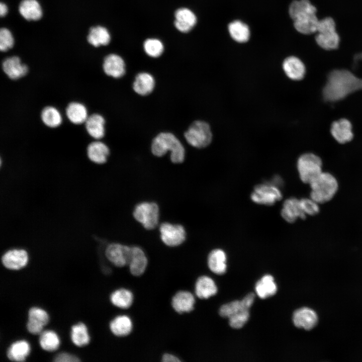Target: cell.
Segmentation results:
<instances>
[{
  "label": "cell",
  "instance_id": "obj_32",
  "mask_svg": "<svg viewBox=\"0 0 362 362\" xmlns=\"http://www.w3.org/2000/svg\"><path fill=\"white\" fill-rule=\"evenodd\" d=\"M316 13V8L309 0L294 1L289 8V15L293 21L303 16Z\"/></svg>",
  "mask_w": 362,
  "mask_h": 362
},
{
  "label": "cell",
  "instance_id": "obj_37",
  "mask_svg": "<svg viewBox=\"0 0 362 362\" xmlns=\"http://www.w3.org/2000/svg\"><path fill=\"white\" fill-rule=\"evenodd\" d=\"M39 342L41 347L47 351L56 350L60 345L58 335L52 330L42 331L40 334Z\"/></svg>",
  "mask_w": 362,
  "mask_h": 362
},
{
  "label": "cell",
  "instance_id": "obj_30",
  "mask_svg": "<svg viewBox=\"0 0 362 362\" xmlns=\"http://www.w3.org/2000/svg\"><path fill=\"white\" fill-rule=\"evenodd\" d=\"M317 33L315 40L320 47L328 50L338 47L340 39L335 29L324 30Z\"/></svg>",
  "mask_w": 362,
  "mask_h": 362
},
{
  "label": "cell",
  "instance_id": "obj_43",
  "mask_svg": "<svg viewBox=\"0 0 362 362\" xmlns=\"http://www.w3.org/2000/svg\"><path fill=\"white\" fill-rule=\"evenodd\" d=\"M14 38L11 32L6 28L0 30V50L5 52L12 48L14 45Z\"/></svg>",
  "mask_w": 362,
  "mask_h": 362
},
{
  "label": "cell",
  "instance_id": "obj_41",
  "mask_svg": "<svg viewBox=\"0 0 362 362\" xmlns=\"http://www.w3.org/2000/svg\"><path fill=\"white\" fill-rule=\"evenodd\" d=\"M143 46L146 53L152 57H157L160 56L164 49L162 42L160 40L154 38L146 40Z\"/></svg>",
  "mask_w": 362,
  "mask_h": 362
},
{
  "label": "cell",
  "instance_id": "obj_20",
  "mask_svg": "<svg viewBox=\"0 0 362 362\" xmlns=\"http://www.w3.org/2000/svg\"><path fill=\"white\" fill-rule=\"evenodd\" d=\"M131 318L126 315H120L115 317L110 323L109 327L112 333L118 337L128 335L133 330Z\"/></svg>",
  "mask_w": 362,
  "mask_h": 362
},
{
  "label": "cell",
  "instance_id": "obj_26",
  "mask_svg": "<svg viewBox=\"0 0 362 362\" xmlns=\"http://www.w3.org/2000/svg\"><path fill=\"white\" fill-rule=\"evenodd\" d=\"M293 21L295 28L300 33L309 35L317 32L319 20L316 13L302 16Z\"/></svg>",
  "mask_w": 362,
  "mask_h": 362
},
{
  "label": "cell",
  "instance_id": "obj_21",
  "mask_svg": "<svg viewBox=\"0 0 362 362\" xmlns=\"http://www.w3.org/2000/svg\"><path fill=\"white\" fill-rule=\"evenodd\" d=\"M195 292L199 298L206 299L217 293V288L212 279L206 276H202L196 282Z\"/></svg>",
  "mask_w": 362,
  "mask_h": 362
},
{
  "label": "cell",
  "instance_id": "obj_28",
  "mask_svg": "<svg viewBox=\"0 0 362 362\" xmlns=\"http://www.w3.org/2000/svg\"><path fill=\"white\" fill-rule=\"evenodd\" d=\"M30 351L29 343L25 340L16 341L9 347L7 355L8 358L15 361H23Z\"/></svg>",
  "mask_w": 362,
  "mask_h": 362
},
{
  "label": "cell",
  "instance_id": "obj_29",
  "mask_svg": "<svg viewBox=\"0 0 362 362\" xmlns=\"http://www.w3.org/2000/svg\"><path fill=\"white\" fill-rule=\"evenodd\" d=\"M110 300L115 306L123 309L130 308L134 301V295L131 291L126 288H119L113 291Z\"/></svg>",
  "mask_w": 362,
  "mask_h": 362
},
{
  "label": "cell",
  "instance_id": "obj_23",
  "mask_svg": "<svg viewBox=\"0 0 362 362\" xmlns=\"http://www.w3.org/2000/svg\"><path fill=\"white\" fill-rule=\"evenodd\" d=\"M19 11L28 21H37L42 16L41 7L36 0H23L19 6Z\"/></svg>",
  "mask_w": 362,
  "mask_h": 362
},
{
  "label": "cell",
  "instance_id": "obj_46",
  "mask_svg": "<svg viewBox=\"0 0 362 362\" xmlns=\"http://www.w3.org/2000/svg\"><path fill=\"white\" fill-rule=\"evenodd\" d=\"M161 360L163 362H179L180 359L173 354L166 353L161 357Z\"/></svg>",
  "mask_w": 362,
  "mask_h": 362
},
{
  "label": "cell",
  "instance_id": "obj_22",
  "mask_svg": "<svg viewBox=\"0 0 362 362\" xmlns=\"http://www.w3.org/2000/svg\"><path fill=\"white\" fill-rule=\"evenodd\" d=\"M226 254L221 249L212 250L208 256L207 262L210 269L217 275H222L226 272Z\"/></svg>",
  "mask_w": 362,
  "mask_h": 362
},
{
  "label": "cell",
  "instance_id": "obj_4",
  "mask_svg": "<svg viewBox=\"0 0 362 362\" xmlns=\"http://www.w3.org/2000/svg\"><path fill=\"white\" fill-rule=\"evenodd\" d=\"M133 215L134 219L146 229H154L159 222V208L153 202H143L134 208Z\"/></svg>",
  "mask_w": 362,
  "mask_h": 362
},
{
  "label": "cell",
  "instance_id": "obj_8",
  "mask_svg": "<svg viewBox=\"0 0 362 362\" xmlns=\"http://www.w3.org/2000/svg\"><path fill=\"white\" fill-rule=\"evenodd\" d=\"M159 231L161 241L168 246H179L186 240V230L180 224L164 222L159 226Z\"/></svg>",
  "mask_w": 362,
  "mask_h": 362
},
{
  "label": "cell",
  "instance_id": "obj_33",
  "mask_svg": "<svg viewBox=\"0 0 362 362\" xmlns=\"http://www.w3.org/2000/svg\"><path fill=\"white\" fill-rule=\"evenodd\" d=\"M110 33L106 28L97 26L92 27L89 29L87 40L90 44L94 47L107 45L110 43Z\"/></svg>",
  "mask_w": 362,
  "mask_h": 362
},
{
  "label": "cell",
  "instance_id": "obj_34",
  "mask_svg": "<svg viewBox=\"0 0 362 362\" xmlns=\"http://www.w3.org/2000/svg\"><path fill=\"white\" fill-rule=\"evenodd\" d=\"M255 289L260 298L265 299L275 295L277 291V287L273 276L266 275L257 282Z\"/></svg>",
  "mask_w": 362,
  "mask_h": 362
},
{
  "label": "cell",
  "instance_id": "obj_11",
  "mask_svg": "<svg viewBox=\"0 0 362 362\" xmlns=\"http://www.w3.org/2000/svg\"><path fill=\"white\" fill-rule=\"evenodd\" d=\"M28 261V253L24 249L9 250L2 257L3 265L12 270H18L24 267L27 264Z\"/></svg>",
  "mask_w": 362,
  "mask_h": 362
},
{
  "label": "cell",
  "instance_id": "obj_15",
  "mask_svg": "<svg viewBox=\"0 0 362 362\" xmlns=\"http://www.w3.org/2000/svg\"><path fill=\"white\" fill-rule=\"evenodd\" d=\"M2 68L6 74L12 79H19L28 72L27 65L22 63L20 58L16 56L5 59L2 63Z\"/></svg>",
  "mask_w": 362,
  "mask_h": 362
},
{
  "label": "cell",
  "instance_id": "obj_35",
  "mask_svg": "<svg viewBox=\"0 0 362 362\" xmlns=\"http://www.w3.org/2000/svg\"><path fill=\"white\" fill-rule=\"evenodd\" d=\"M66 114L69 120L74 124L85 122L88 117L86 108L78 102L69 104L66 109Z\"/></svg>",
  "mask_w": 362,
  "mask_h": 362
},
{
  "label": "cell",
  "instance_id": "obj_10",
  "mask_svg": "<svg viewBox=\"0 0 362 362\" xmlns=\"http://www.w3.org/2000/svg\"><path fill=\"white\" fill-rule=\"evenodd\" d=\"M148 265L147 257L139 246H131V252L128 265L130 273L134 276L143 275Z\"/></svg>",
  "mask_w": 362,
  "mask_h": 362
},
{
  "label": "cell",
  "instance_id": "obj_18",
  "mask_svg": "<svg viewBox=\"0 0 362 362\" xmlns=\"http://www.w3.org/2000/svg\"><path fill=\"white\" fill-rule=\"evenodd\" d=\"M175 18L174 26L182 32H189L197 23L196 15L188 8H183L177 10L175 13Z\"/></svg>",
  "mask_w": 362,
  "mask_h": 362
},
{
  "label": "cell",
  "instance_id": "obj_5",
  "mask_svg": "<svg viewBox=\"0 0 362 362\" xmlns=\"http://www.w3.org/2000/svg\"><path fill=\"white\" fill-rule=\"evenodd\" d=\"M322 161L313 153H305L298 158L297 168L301 180L310 184L322 172Z\"/></svg>",
  "mask_w": 362,
  "mask_h": 362
},
{
  "label": "cell",
  "instance_id": "obj_16",
  "mask_svg": "<svg viewBox=\"0 0 362 362\" xmlns=\"http://www.w3.org/2000/svg\"><path fill=\"white\" fill-rule=\"evenodd\" d=\"M103 68L107 75L114 78H120L125 73V64L123 59L115 54H109L105 58Z\"/></svg>",
  "mask_w": 362,
  "mask_h": 362
},
{
  "label": "cell",
  "instance_id": "obj_39",
  "mask_svg": "<svg viewBox=\"0 0 362 362\" xmlns=\"http://www.w3.org/2000/svg\"><path fill=\"white\" fill-rule=\"evenodd\" d=\"M28 322L43 327L49 321V316L43 309L32 307L28 311Z\"/></svg>",
  "mask_w": 362,
  "mask_h": 362
},
{
  "label": "cell",
  "instance_id": "obj_12",
  "mask_svg": "<svg viewBox=\"0 0 362 362\" xmlns=\"http://www.w3.org/2000/svg\"><path fill=\"white\" fill-rule=\"evenodd\" d=\"M171 304L176 312L179 314L189 313L194 309L195 298L191 292L181 290L173 295Z\"/></svg>",
  "mask_w": 362,
  "mask_h": 362
},
{
  "label": "cell",
  "instance_id": "obj_6",
  "mask_svg": "<svg viewBox=\"0 0 362 362\" xmlns=\"http://www.w3.org/2000/svg\"><path fill=\"white\" fill-rule=\"evenodd\" d=\"M188 143L192 146L202 148L208 146L212 140L210 125L203 121H196L185 133Z\"/></svg>",
  "mask_w": 362,
  "mask_h": 362
},
{
  "label": "cell",
  "instance_id": "obj_45",
  "mask_svg": "<svg viewBox=\"0 0 362 362\" xmlns=\"http://www.w3.org/2000/svg\"><path fill=\"white\" fill-rule=\"evenodd\" d=\"M56 362H77L80 359L76 356L65 353H60L57 354L54 359Z\"/></svg>",
  "mask_w": 362,
  "mask_h": 362
},
{
  "label": "cell",
  "instance_id": "obj_7",
  "mask_svg": "<svg viewBox=\"0 0 362 362\" xmlns=\"http://www.w3.org/2000/svg\"><path fill=\"white\" fill-rule=\"evenodd\" d=\"M250 198L256 204L271 206L282 199V193L280 187L272 182H266L256 186Z\"/></svg>",
  "mask_w": 362,
  "mask_h": 362
},
{
  "label": "cell",
  "instance_id": "obj_31",
  "mask_svg": "<svg viewBox=\"0 0 362 362\" xmlns=\"http://www.w3.org/2000/svg\"><path fill=\"white\" fill-rule=\"evenodd\" d=\"M155 85L153 77L147 72L139 73L133 82V89L138 94L146 96L151 93Z\"/></svg>",
  "mask_w": 362,
  "mask_h": 362
},
{
  "label": "cell",
  "instance_id": "obj_19",
  "mask_svg": "<svg viewBox=\"0 0 362 362\" xmlns=\"http://www.w3.org/2000/svg\"><path fill=\"white\" fill-rule=\"evenodd\" d=\"M330 131L333 138L340 143L351 141L353 136L351 124L345 119L334 122L332 124Z\"/></svg>",
  "mask_w": 362,
  "mask_h": 362
},
{
  "label": "cell",
  "instance_id": "obj_42",
  "mask_svg": "<svg viewBox=\"0 0 362 362\" xmlns=\"http://www.w3.org/2000/svg\"><path fill=\"white\" fill-rule=\"evenodd\" d=\"M249 317V310H243L229 317V324L233 328H240Z\"/></svg>",
  "mask_w": 362,
  "mask_h": 362
},
{
  "label": "cell",
  "instance_id": "obj_1",
  "mask_svg": "<svg viewBox=\"0 0 362 362\" xmlns=\"http://www.w3.org/2000/svg\"><path fill=\"white\" fill-rule=\"evenodd\" d=\"M361 89L362 79L347 70H334L328 76L323 96L325 101L333 102Z\"/></svg>",
  "mask_w": 362,
  "mask_h": 362
},
{
  "label": "cell",
  "instance_id": "obj_44",
  "mask_svg": "<svg viewBox=\"0 0 362 362\" xmlns=\"http://www.w3.org/2000/svg\"><path fill=\"white\" fill-rule=\"evenodd\" d=\"M300 201L302 209L306 215H315L319 213L318 203L312 199L304 198Z\"/></svg>",
  "mask_w": 362,
  "mask_h": 362
},
{
  "label": "cell",
  "instance_id": "obj_38",
  "mask_svg": "<svg viewBox=\"0 0 362 362\" xmlns=\"http://www.w3.org/2000/svg\"><path fill=\"white\" fill-rule=\"evenodd\" d=\"M41 118L43 123L50 128L58 127L62 122V117L60 112L57 109L52 106H47L42 110Z\"/></svg>",
  "mask_w": 362,
  "mask_h": 362
},
{
  "label": "cell",
  "instance_id": "obj_47",
  "mask_svg": "<svg viewBox=\"0 0 362 362\" xmlns=\"http://www.w3.org/2000/svg\"><path fill=\"white\" fill-rule=\"evenodd\" d=\"M8 13V7L5 4L1 3L0 4V15L1 17H4Z\"/></svg>",
  "mask_w": 362,
  "mask_h": 362
},
{
  "label": "cell",
  "instance_id": "obj_40",
  "mask_svg": "<svg viewBox=\"0 0 362 362\" xmlns=\"http://www.w3.org/2000/svg\"><path fill=\"white\" fill-rule=\"evenodd\" d=\"M243 310H249L242 300L234 301L222 305L219 309V314L223 317L229 318Z\"/></svg>",
  "mask_w": 362,
  "mask_h": 362
},
{
  "label": "cell",
  "instance_id": "obj_25",
  "mask_svg": "<svg viewBox=\"0 0 362 362\" xmlns=\"http://www.w3.org/2000/svg\"><path fill=\"white\" fill-rule=\"evenodd\" d=\"M87 154L92 161L98 164H102L106 162L107 160L109 154V149L103 142L96 141L92 142L88 145Z\"/></svg>",
  "mask_w": 362,
  "mask_h": 362
},
{
  "label": "cell",
  "instance_id": "obj_13",
  "mask_svg": "<svg viewBox=\"0 0 362 362\" xmlns=\"http://www.w3.org/2000/svg\"><path fill=\"white\" fill-rule=\"evenodd\" d=\"M281 214L286 221L290 223L295 222L298 218L305 219L306 216L300 200L295 198H290L285 201Z\"/></svg>",
  "mask_w": 362,
  "mask_h": 362
},
{
  "label": "cell",
  "instance_id": "obj_9",
  "mask_svg": "<svg viewBox=\"0 0 362 362\" xmlns=\"http://www.w3.org/2000/svg\"><path fill=\"white\" fill-rule=\"evenodd\" d=\"M130 252L131 246L118 243L109 244L105 250V254L108 259L119 267L128 265Z\"/></svg>",
  "mask_w": 362,
  "mask_h": 362
},
{
  "label": "cell",
  "instance_id": "obj_14",
  "mask_svg": "<svg viewBox=\"0 0 362 362\" xmlns=\"http://www.w3.org/2000/svg\"><path fill=\"white\" fill-rule=\"evenodd\" d=\"M293 321L294 325L298 328L305 330L312 329L318 322L316 313L308 307H303L296 310L293 314Z\"/></svg>",
  "mask_w": 362,
  "mask_h": 362
},
{
  "label": "cell",
  "instance_id": "obj_27",
  "mask_svg": "<svg viewBox=\"0 0 362 362\" xmlns=\"http://www.w3.org/2000/svg\"><path fill=\"white\" fill-rule=\"evenodd\" d=\"M228 30L231 37L238 43H245L249 39V28L241 21L235 20L231 22L228 24Z\"/></svg>",
  "mask_w": 362,
  "mask_h": 362
},
{
  "label": "cell",
  "instance_id": "obj_24",
  "mask_svg": "<svg viewBox=\"0 0 362 362\" xmlns=\"http://www.w3.org/2000/svg\"><path fill=\"white\" fill-rule=\"evenodd\" d=\"M105 120L103 116L94 114L88 116L85 122V128L88 134L96 139L103 138L105 135Z\"/></svg>",
  "mask_w": 362,
  "mask_h": 362
},
{
  "label": "cell",
  "instance_id": "obj_36",
  "mask_svg": "<svg viewBox=\"0 0 362 362\" xmlns=\"http://www.w3.org/2000/svg\"><path fill=\"white\" fill-rule=\"evenodd\" d=\"M72 342L77 346H83L88 344L90 340L86 325L81 322L72 326L70 332Z\"/></svg>",
  "mask_w": 362,
  "mask_h": 362
},
{
  "label": "cell",
  "instance_id": "obj_3",
  "mask_svg": "<svg viewBox=\"0 0 362 362\" xmlns=\"http://www.w3.org/2000/svg\"><path fill=\"white\" fill-rule=\"evenodd\" d=\"M311 188V199L318 203L330 201L338 189L335 178L327 172H322L310 184Z\"/></svg>",
  "mask_w": 362,
  "mask_h": 362
},
{
  "label": "cell",
  "instance_id": "obj_17",
  "mask_svg": "<svg viewBox=\"0 0 362 362\" xmlns=\"http://www.w3.org/2000/svg\"><path fill=\"white\" fill-rule=\"evenodd\" d=\"M282 67L287 76L292 80H299L304 77L306 72L304 64L296 56L287 57L283 62Z\"/></svg>",
  "mask_w": 362,
  "mask_h": 362
},
{
  "label": "cell",
  "instance_id": "obj_2",
  "mask_svg": "<svg viewBox=\"0 0 362 362\" xmlns=\"http://www.w3.org/2000/svg\"><path fill=\"white\" fill-rule=\"evenodd\" d=\"M151 152L156 156L161 157L167 151L170 152V158L174 163H180L184 161L185 148L179 140L172 133H161L153 139Z\"/></svg>",
  "mask_w": 362,
  "mask_h": 362
}]
</instances>
